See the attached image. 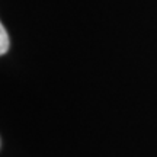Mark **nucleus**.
<instances>
[{"label": "nucleus", "mask_w": 157, "mask_h": 157, "mask_svg": "<svg viewBox=\"0 0 157 157\" xmlns=\"http://www.w3.org/2000/svg\"><path fill=\"white\" fill-rule=\"evenodd\" d=\"M9 50V36L3 25H0V54L3 56Z\"/></svg>", "instance_id": "f257e3e1"}]
</instances>
